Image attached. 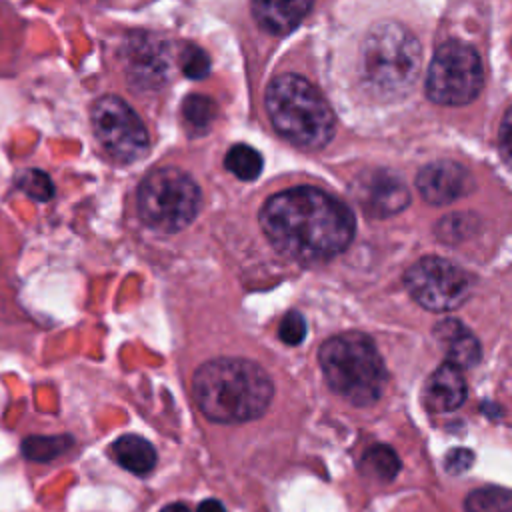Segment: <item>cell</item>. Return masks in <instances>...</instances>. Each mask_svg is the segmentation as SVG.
I'll list each match as a JSON object with an SVG mask.
<instances>
[{
	"label": "cell",
	"mask_w": 512,
	"mask_h": 512,
	"mask_svg": "<svg viewBox=\"0 0 512 512\" xmlns=\"http://www.w3.org/2000/svg\"><path fill=\"white\" fill-rule=\"evenodd\" d=\"M266 112L274 130L304 150L324 148L334 134V112L302 76H276L266 90Z\"/></svg>",
	"instance_id": "cell-3"
},
{
	"label": "cell",
	"mask_w": 512,
	"mask_h": 512,
	"mask_svg": "<svg viewBox=\"0 0 512 512\" xmlns=\"http://www.w3.org/2000/svg\"><path fill=\"white\" fill-rule=\"evenodd\" d=\"M202 194L190 174L176 166L150 170L136 192L138 216L158 232H180L198 214Z\"/></svg>",
	"instance_id": "cell-6"
},
{
	"label": "cell",
	"mask_w": 512,
	"mask_h": 512,
	"mask_svg": "<svg viewBox=\"0 0 512 512\" xmlns=\"http://www.w3.org/2000/svg\"><path fill=\"white\" fill-rule=\"evenodd\" d=\"M466 378L462 368L452 362H442L426 380L422 398L432 412H452L466 400Z\"/></svg>",
	"instance_id": "cell-12"
},
{
	"label": "cell",
	"mask_w": 512,
	"mask_h": 512,
	"mask_svg": "<svg viewBox=\"0 0 512 512\" xmlns=\"http://www.w3.org/2000/svg\"><path fill=\"white\" fill-rule=\"evenodd\" d=\"M434 334L446 350V362H452L458 368H474L480 362L482 350L478 338L458 320L448 318L436 324Z\"/></svg>",
	"instance_id": "cell-13"
},
{
	"label": "cell",
	"mask_w": 512,
	"mask_h": 512,
	"mask_svg": "<svg viewBox=\"0 0 512 512\" xmlns=\"http://www.w3.org/2000/svg\"><path fill=\"white\" fill-rule=\"evenodd\" d=\"M72 446V436L54 434V436H28L22 442V454L34 462H50L62 456Z\"/></svg>",
	"instance_id": "cell-18"
},
{
	"label": "cell",
	"mask_w": 512,
	"mask_h": 512,
	"mask_svg": "<svg viewBox=\"0 0 512 512\" xmlns=\"http://www.w3.org/2000/svg\"><path fill=\"white\" fill-rule=\"evenodd\" d=\"M420 64L422 52L416 36L396 22L376 24L364 38V80L382 100H396L410 92Z\"/></svg>",
	"instance_id": "cell-5"
},
{
	"label": "cell",
	"mask_w": 512,
	"mask_h": 512,
	"mask_svg": "<svg viewBox=\"0 0 512 512\" xmlns=\"http://www.w3.org/2000/svg\"><path fill=\"white\" fill-rule=\"evenodd\" d=\"M192 396L200 412L218 424H242L260 418L274 396L266 370L246 358H212L192 376Z\"/></svg>",
	"instance_id": "cell-2"
},
{
	"label": "cell",
	"mask_w": 512,
	"mask_h": 512,
	"mask_svg": "<svg viewBox=\"0 0 512 512\" xmlns=\"http://www.w3.org/2000/svg\"><path fill=\"white\" fill-rule=\"evenodd\" d=\"M498 148H500L502 160L512 168V106L506 110V114H504V118L500 122Z\"/></svg>",
	"instance_id": "cell-25"
},
{
	"label": "cell",
	"mask_w": 512,
	"mask_h": 512,
	"mask_svg": "<svg viewBox=\"0 0 512 512\" xmlns=\"http://www.w3.org/2000/svg\"><path fill=\"white\" fill-rule=\"evenodd\" d=\"M352 194L366 214L386 218L404 210L410 202L406 184L388 170H370L356 178Z\"/></svg>",
	"instance_id": "cell-10"
},
{
	"label": "cell",
	"mask_w": 512,
	"mask_h": 512,
	"mask_svg": "<svg viewBox=\"0 0 512 512\" xmlns=\"http://www.w3.org/2000/svg\"><path fill=\"white\" fill-rule=\"evenodd\" d=\"M416 186L426 202L450 204L472 190V176L454 160H436L418 172Z\"/></svg>",
	"instance_id": "cell-11"
},
{
	"label": "cell",
	"mask_w": 512,
	"mask_h": 512,
	"mask_svg": "<svg viewBox=\"0 0 512 512\" xmlns=\"http://www.w3.org/2000/svg\"><path fill=\"white\" fill-rule=\"evenodd\" d=\"M482 84V60L474 48L452 40L436 50L426 74L430 100L444 106H464L480 94Z\"/></svg>",
	"instance_id": "cell-7"
},
{
	"label": "cell",
	"mask_w": 512,
	"mask_h": 512,
	"mask_svg": "<svg viewBox=\"0 0 512 512\" xmlns=\"http://www.w3.org/2000/svg\"><path fill=\"white\" fill-rule=\"evenodd\" d=\"M226 168L240 180H254L262 172V156L248 144H236L226 152Z\"/></svg>",
	"instance_id": "cell-19"
},
{
	"label": "cell",
	"mask_w": 512,
	"mask_h": 512,
	"mask_svg": "<svg viewBox=\"0 0 512 512\" xmlns=\"http://www.w3.org/2000/svg\"><path fill=\"white\" fill-rule=\"evenodd\" d=\"M92 130L100 148L118 164H132L146 156L150 138L142 118L116 94H104L92 104Z\"/></svg>",
	"instance_id": "cell-8"
},
{
	"label": "cell",
	"mask_w": 512,
	"mask_h": 512,
	"mask_svg": "<svg viewBox=\"0 0 512 512\" xmlns=\"http://www.w3.org/2000/svg\"><path fill=\"white\" fill-rule=\"evenodd\" d=\"M180 68L186 78L200 80V78H206L210 72V58L200 46L186 44L180 54Z\"/></svg>",
	"instance_id": "cell-22"
},
{
	"label": "cell",
	"mask_w": 512,
	"mask_h": 512,
	"mask_svg": "<svg viewBox=\"0 0 512 512\" xmlns=\"http://www.w3.org/2000/svg\"><path fill=\"white\" fill-rule=\"evenodd\" d=\"M314 0H252L256 22L270 34L294 30L312 8Z\"/></svg>",
	"instance_id": "cell-14"
},
{
	"label": "cell",
	"mask_w": 512,
	"mask_h": 512,
	"mask_svg": "<svg viewBox=\"0 0 512 512\" xmlns=\"http://www.w3.org/2000/svg\"><path fill=\"white\" fill-rule=\"evenodd\" d=\"M182 114L192 130L202 132L212 124L216 116V104L204 94H190L182 102Z\"/></svg>",
	"instance_id": "cell-20"
},
{
	"label": "cell",
	"mask_w": 512,
	"mask_h": 512,
	"mask_svg": "<svg viewBox=\"0 0 512 512\" xmlns=\"http://www.w3.org/2000/svg\"><path fill=\"white\" fill-rule=\"evenodd\" d=\"M18 188L38 202H46L54 194V184L50 176L38 168H28L26 172H22L18 178Z\"/></svg>",
	"instance_id": "cell-21"
},
{
	"label": "cell",
	"mask_w": 512,
	"mask_h": 512,
	"mask_svg": "<svg viewBox=\"0 0 512 512\" xmlns=\"http://www.w3.org/2000/svg\"><path fill=\"white\" fill-rule=\"evenodd\" d=\"M404 282L410 296L432 312L456 310L466 302L472 288L470 276L460 266L438 256H424L414 262Z\"/></svg>",
	"instance_id": "cell-9"
},
{
	"label": "cell",
	"mask_w": 512,
	"mask_h": 512,
	"mask_svg": "<svg viewBox=\"0 0 512 512\" xmlns=\"http://www.w3.org/2000/svg\"><path fill=\"white\" fill-rule=\"evenodd\" d=\"M466 512H512V490L482 486L472 490L464 502Z\"/></svg>",
	"instance_id": "cell-17"
},
{
	"label": "cell",
	"mask_w": 512,
	"mask_h": 512,
	"mask_svg": "<svg viewBox=\"0 0 512 512\" xmlns=\"http://www.w3.org/2000/svg\"><path fill=\"white\" fill-rule=\"evenodd\" d=\"M196 512H226V508L222 506V502L214 500V498H208L204 502H200L198 510Z\"/></svg>",
	"instance_id": "cell-26"
},
{
	"label": "cell",
	"mask_w": 512,
	"mask_h": 512,
	"mask_svg": "<svg viewBox=\"0 0 512 512\" xmlns=\"http://www.w3.org/2000/svg\"><path fill=\"white\" fill-rule=\"evenodd\" d=\"M318 362L330 390L354 406H370L384 392V360L372 338L362 332L328 338L318 350Z\"/></svg>",
	"instance_id": "cell-4"
},
{
	"label": "cell",
	"mask_w": 512,
	"mask_h": 512,
	"mask_svg": "<svg viewBox=\"0 0 512 512\" xmlns=\"http://www.w3.org/2000/svg\"><path fill=\"white\" fill-rule=\"evenodd\" d=\"M474 462V454L468 448H452L444 456V468L450 474H462L466 472Z\"/></svg>",
	"instance_id": "cell-24"
},
{
	"label": "cell",
	"mask_w": 512,
	"mask_h": 512,
	"mask_svg": "<svg viewBox=\"0 0 512 512\" xmlns=\"http://www.w3.org/2000/svg\"><path fill=\"white\" fill-rule=\"evenodd\" d=\"M110 458L124 470L132 474H148L156 466V450L154 446L138 436V434H122L118 436L110 448H108Z\"/></svg>",
	"instance_id": "cell-15"
},
{
	"label": "cell",
	"mask_w": 512,
	"mask_h": 512,
	"mask_svg": "<svg viewBox=\"0 0 512 512\" xmlns=\"http://www.w3.org/2000/svg\"><path fill=\"white\" fill-rule=\"evenodd\" d=\"M260 224L276 250L302 262L334 258L354 236L350 208L310 186L274 194L260 212Z\"/></svg>",
	"instance_id": "cell-1"
},
{
	"label": "cell",
	"mask_w": 512,
	"mask_h": 512,
	"mask_svg": "<svg viewBox=\"0 0 512 512\" xmlns=\"http://www.w3.org/2000/svg\"><path fill=\"white\" fill-rule=\"evenodd\" d=\"M360 470L368 478H374L380 482H390L400 472V458L390 446L376 444V446L368 448L364 452V456L360 458Z\"/></svg>",
	"instance_id": "cell-16"
},
{
	"label": "cell",
	"mask_w": 512,
	"mask_h": 512,
	"mask_svg": "<svg viewBox=\"0 0 512 512\" xmlns=\"http://www.w3.org/2000/svg\"><path fill=\"white\" fill-rule=\"evenodd\" d=\"M160 512H190V510H188V506H186V504H182V502H174V504L164 506Z\"/></svg>",
	"instance_id": "cell-27"
},
{
	"label": "cell",
	"mask_w": 512,
	"mask_h": 512,
	"mask_svg": "<svg viewBox=\"0 0 512 512\" xmlns=\"http://www.w3.org/2000/svg\"><path fill=\"white\" fill-rule=\"evenodd\" d=\"M304 336H306L304 316L296 310L286 312L284 318L280 320V326H278V338L288 346H296L304 340Z\"/></svg>",
	"instance_id": "cell-23"
}]
</instances>
